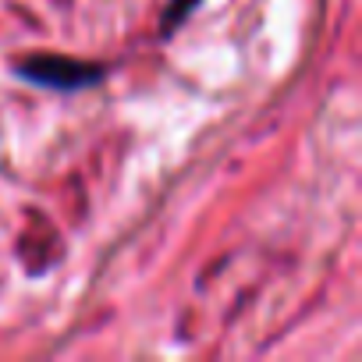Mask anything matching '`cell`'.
<instances>
[{
    "label": "cell",
    "instance_id": "cell-1",
    "mask_svg": "<svg viewBox=\"0 0 362 362\" xmlns=\"http://www.w3.org/2000/svg\"><path fill=\"white\" fill-rule=\"evenodd\" d=\"M15 75L43 86V89H57V93H75V89H89L103 82V68L89 64V61H75V57H61V54H33L22 57L15 64Z\"/></svg>",
    "mask_w": 362,
    "mask_h": 362
},
{
    "label": "cell",
    "instance_id": "cell-2",
    "mask_svg": "<svg viewBox=\"0 0 362 362\" xmlns=\"http://www.w3.org/2000/svg\"><path fill=\"white\" fill-rule=\"evenodd\" d=\"M196 4H199V0H174V4L167 8V15H163V25H160V33H163V36H170V33L181 25V18L189 15V8H196Z\"/></svg>",
    "mask_w": 362,
    "mask_h": 362
}]
</instances>
